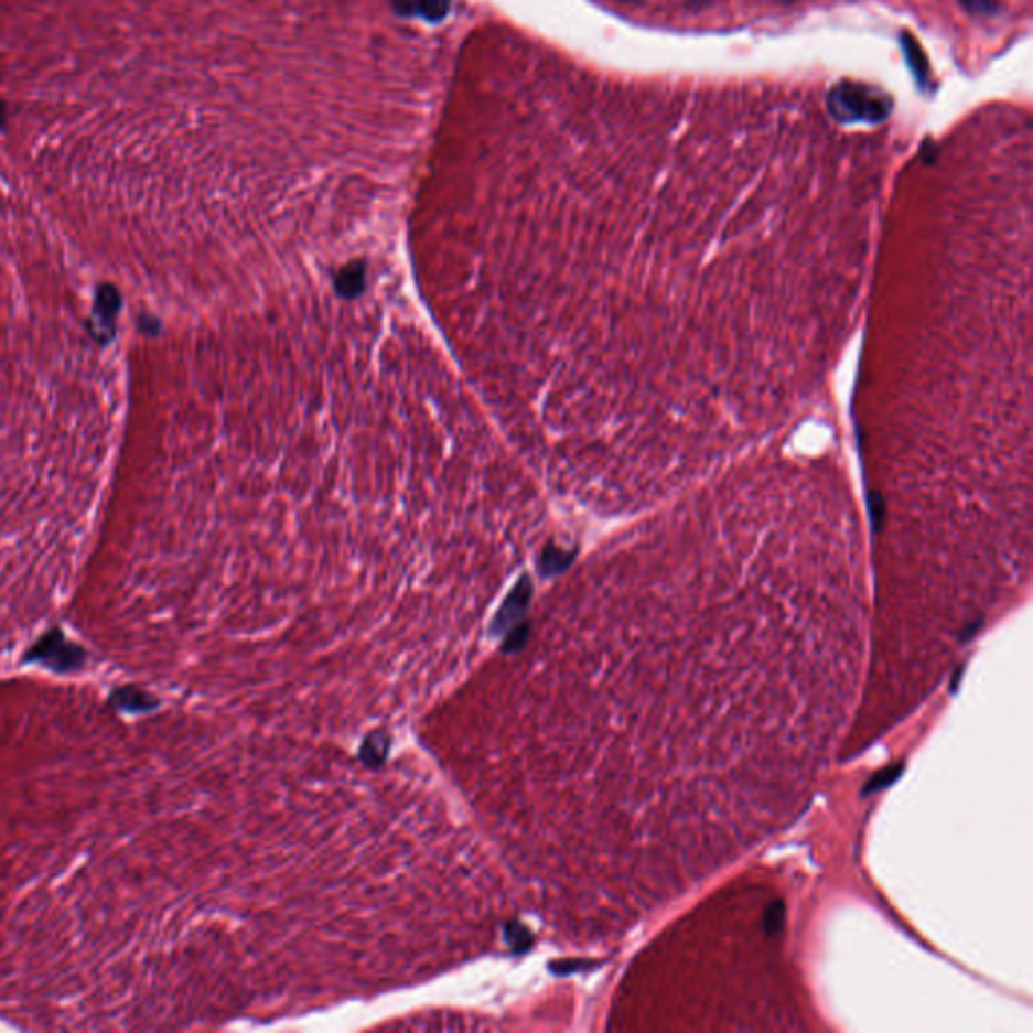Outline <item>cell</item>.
<instances>
[{"mask_svg":"<svg viewBox=\"0 0 1033 1033\" xmlns=\"http://www.w3.org/2000/svg\"><path fill=\"white\" fill-rule=\"evenodd\" d=\"M901 43H903L904 60L908 63V67H911V72L915 75L916 82H918L921 87H927V85L930 84V69H928V61L927 57H925V53L921 51L918 43H916L915 39L908 35V33H904V35L901 36Z\"/></svg>","mask_w":1033,"mask_h":1033,"instance_id":"obj_6","label":"cell"},{"mask_svg":"<svg viewBox=\"0 0 1033 1033\" xmlns=\"http://www.w3.org/2000/svg\"><path fill=\"white\" fill-rule=\"evenodd\" d=\"M828 109L842 123H880L891 116L892 99L879 87L842 82L831 89Z\"/></svg>","mask_w":1033,"mask_h":1033,"instance_id":"obj_4","label":"cell"},{"mask_svg":"<svg viewBox=\"0 0 1033 1033\" xmlns=\"http://www.w3.org/2000/svg\"><path fill=\"white\" fill-rule=\"evenodd\" d=\"M0 269V607L57 575L104 469L101 352L72 295Z\"/></svg>","mask_w":1033,"mask_h":1033,"instance_id":"obj_3","label":"cell"},{"mask_svg":"<svg viewBox=\"0 0 1033 1033\" xmlns=\"http://www.w3.org/2000/svg\"><path fill=\"white\" fill-rule=\"evenodd\" d=\"M537 628L556 889L622 937L789 828L850 741L870 571L833 446L792 432L632 517Z\"/></svg>","mask_w":1033,"mask_h":1033,"instance_id":"obj_1","label":"cell"},{"mask_svg":"<svg viewBox=\"0 0 1033 1033\" xmlns=\"http://www.w3.org/2000/svg\"><path fill=\"white\" fill-rule=\"evenodd\" d=\"M618 2H634V0H618Z\"/></svg>","mask_w":1033,"mask_h":1033,"instance_id":"obj_8","label":"cell"},{"mask_svg":"<svg viewBox=\"0 0 1033 1033\" xmlns=\"http://www.w3.org/2000/svg\"><path fill=\"white\" fill-rule=\"evenodd\" d=\"M854 424L870 653L943 677L1032 561V238L1022 204L896 226L870 261Z\"/></svg>","mask_w":1033,"mask_h":1033,"instance_id":"obj_2","label":"cell"},{"mask_svg":"<svg viewBox=\"0 0 1033 1033\" xmlns=\"http://www.w3.org/2000/svg\"><path fill=\"white\" fill-rule=\"evenodd\" d=\"M962 9L975 17H991L999 11L998 0H959Z\"/></svg>","mask_w":1033,"mask_h":1033,"instance_id":"obj_7","label":"cell"},{"mask_svg":"<svg viewBox=\"0 0 1033 1033\" xmlns=\"http://www.w3.org/2000/svg\"><path fill=\"white\" fill-rule=\"evenodd\" d=\"M394 9L402 17H424L428 21H442L451 9V0H394Z\"/></svg>","mask_w":1033,"mask_h":1033,"instance_id":"obj_5","label":"cell"}]
</instances>
